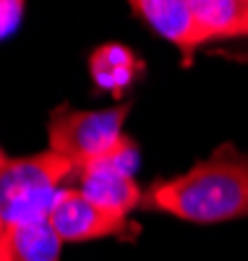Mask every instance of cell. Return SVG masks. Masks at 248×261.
I'll return each mask as SVG.
<instances>
[{
  "label": "cell",
  "mask_w": 248,
  "mask_h": 261,
  "mask_svg": "<svg viewBox=\"0 0 248 261\" xmlns=\"http://www.w3.org/2000/svg\"><path fill=\"white\" fill-rule=\"evenodd\" d=\"M6 160H8V154H6V151H3V149H0V167H3V165H6Z\"/></svg>",
  "instance_id": "cell-12"
},
{
  "label": "cell",
  "mask_w": 248,
  "mask_h": 261,
  "mask_svg": "<svg viewBox=\"0 0 248 261\" xmlns=\"http://www.w3.org/2000/svg\"><path fill=\"white\" fill-rule=\"evenodd\" d=\"M73 162L55 154L39 151L29 157H8L0 167V217L6 227H27L47 222L63 183L73 178Z\"/></svg>",
  "instance_id": "cell-2"
},
{
  "label": "cell",
  "mask_w": 248,
  "mask_h": 261,
  "mask_svg": "<svg viewBox=\"0 0 248 261\" xmlns=\"http://www.w3.org/2000/svg\"><path fill=\"white\" fill-rule=\"evenodd\" d=\"M204 45L248 37V0H191Z\"/></svg>",
  "instance_id": "cell-8"
},
{
  "label": "cell",
  "mask_w": 248,
  "mask_h": 261,
  "mask_svg": "<svg viewBox=\"0 0 248 261\" xmlns=\"http://www.w3.org/2000/svg\"><path fill=\"white\" fill-rule=\"evenodd\" d=\"M144 71V60L133 55L126 45H102L89 55V76L100 92H110L120 97L128 86L136 81Z\"/></svg>",
  "instance_id": "cell-7"
},
{
  "label": "cell",
  "mask_w": 248,
  "mask_h": 261,
  "mask_svg": "<svg viewBox=\"0 0 248 261\" xmlns=\"http://www.w3.org/2000/svg\"><path fill=\"white\" fill-rule=\"evenodd\" d=\"M24 3L21 0H0V39H8L24 18Z\"/></svg>",
  "instance_id": "cell-10"
},
{
  "label": "cell",
  "mask_w": 248,
  "mask_h": 261,
  "mask_svg": "<svg viewBox=\"0 0 248 261\" xmlns=\"http://www.w3.org/2000/svg\"><path fill=\"white\" fill-rule=\"evenodd\" d=\"M139 167V146L128 136L115 151L94 165H86L73 172L76 191H81L92 204L102 206L110 214L131 217L133 209H141L144 191L136 183L133 172Z\"/></svg>",
  "instance_id": "cell-4"
},
{
  "label": "cell",
  "mask_w": 248,
  "mask_h": 261,
  "mask_svg": "<svg viewBox=\"0 0 248 261\" xmlns=\"http://www.w3.org/2000/svg\"><path fill=\"white\" fill-rule=\"evenodd\" d=\"M131 8L157 37L180 50L183 63H191L193 53L204 47L191 0H133Z\"/></svg>",
  "instance_id": "cell-6"
},
{
  "label": "cell",
  "mask_w": 248,
  "mask_h": 261,
  "mask_svg": "<svg viewBox=\"0 0 248 261\" xmlns=\"http://www.w3.org/2000/svg\"><path fill=\"white\" fill-rule=\"evenodd\" d=\"M0 261H11V230L0 217Z\"/></svg>",
  "instance_id": "cell-11"
},
{
  "label": "cell",
  "mask_w": 248,
  "mask_h": 261,
  "mask_svg": "<svg viewBox=\"0 0 248 261\" xmlns=\"http://www.w3.org/2000/svg\"><path fill=\"white\" fill-rule=\"evenodd\" d=\"M131 113V102L107 107V110H76L60 105L50 113L47 141L50 151L73 162L76 170L105 160L126 139L123 125Z\"/></svg>",
  "instance_id": "cell-3"
},
{
  "label": "cell",
  "mask_w": 248,
  "mask_h": 261,
  "mask_svg": "<svg viewBox=\"0 0 248 261\" xmlns=\"http://www.w3.org/2000/svg\"><path fill=\"white\" fill-rule=\"evenodd\" d=\"M50 225L63 243H89L118 238V241H133L139 235V222L131 217L110 214L102 206L92 204L76 188H63L50 212Z\"/></svg>",
  "instance_id": "cell-5"
},
{
  "label": "cell",
  "mask_w": 248,
  "mask_h": 261,
  "mask_svg": "<svg viewBox=\"0 0 248 261\" xmlns=\"http://www.w3.org/2000/svg\"><path fill=\"white\" fill-rule=\"evenodd\" d=\"M141 209L165 212L193 225H219L248 217V151L217 146L175 178L154 180L144 191Z\"/></svg>",
  "instance_id": "cell-1"
},
{
  "label": "cell",
  "mask_w": 248,
  "mask_h": 261,
  "mask_svg": "<svg viewBox=\"0 0 248 261\" xmlns=\"http://www.w3.org/2000/svg\"><path fill=\"white\" fill-rule=\"evenodd\" d=\"M63 241L55 235L50 220L11 232V261H60Z\"/></svg>",
  "instance_id": "cell-9"
}]
</instances>
